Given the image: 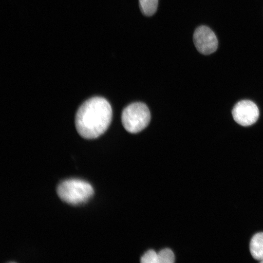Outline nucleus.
Here are the masks:
<instances>
[{"label": "nucleus", "instance_id": "obj_7", "mask_svg": "<svg viewBox=\"0 0 263 263\" xmlns=\"http://www.w3.org/2000/svg\"><path fill=\"white\" fill-rule=\"evenodd\" d=\"M141 11L146 16H151L156 11L158 0H139Z\"/></svg>", "mask_w": 263, "mask_h": 263}, {"label": "nucleus", "instance_id": "obj_6", "mask_svg": "<svg viewBox=\"0 0 263 263\" xmlns=\"http://www.w3.org/2000/svg\"><path fill=\"white\" fill-rule=\"evenodd\" d=\"M250 251L254 259L259 261L263 260V232L257 233L252 237Z\"/></svg>", "mask_w": 263, "mask_h": 263}, {"label": "nucleus", "instance_id": "obj_10", "mask_svg": "<svg viewBox=\"0 0 263 263\" xmlns=\"http://www.w3.org/2000/svg\"><path fill=\"white\" fill-rule=\"evenodd\" d=\"M261 263H263V260L260 261Z\"/></svg>", "mask_w": 263, "mask_h": 263}, {"label": "nucleus", "instance_id": "obj_1", "mask_svg": "<svg viewBox=\"0 0 263 263\" xmlns=\"http://www.w3.org/2000/svg\"><path fill=\"white\" fill-rule=\"evenodd\" d=\"M109 102L100 96L85 101L78 108L75 117L77 132L85 139H95L104 133L112 119Z\"/></svg>", "mask_w": 263, "mask_h": 263}, {"label": "nucleus", "instance_id": "obj_4", "mask_svg": "<svg viewBox=\"0 0 263 263\" xmlns=\"http://www.w3.org/2000/svg\"><path fill=\"white\" fill-rule=\"evenodd\" d=\"M234 120L240 125L248 126L255 123L259 115L257 106L249 100H243L234 106L232 111Z\"/></svg>", "mask_w": 263, "mask_h": 263}, {"label": "nucleus", "instance_id": "obj_8", "mask_svg": "<svg viewBox=\"0 0 263 263\" xmlns=\"http://www.w3.org/2000/svg\"><path fill=\"white\" fill-rule=\"evenodd\" d=\"M158 263H172L174 261V255L169 249L162 250L157 254Z\"/></svg>", "mask_w": 263, "mask_h": 263}, {"label": "nucleus", "instance_id": "obj_5", "mask_svg": "<svg viewBox=\"0 0 263 263\" xmlns=\"http://www.w3.org/2000/svg\"><path fill=\"white\" fill-rule=\"evenodd\" d=\"M193 38L197 50L203 55L212 54L217 49V37L213 31L206 26L197 27L193 34Z\"/></svg>", "mask_w": 263, "mask_h": 263}, {"label": "nucleus", "instance_id": "obj_3", "mask_svg": "<svg viewBox=\"0 0 263 263\" xmlns=\"http://www.w3.org/2000/svg\"><path fill=\"white\" fill-rule=\"evenodd\" d=\"M150 113L147 106L142 102H134L123 110L121 121L125 129L130 133H138L149 125Z\"/></svg>", "mask_w": 263, "mask_h": 263}, {"label": "nucleus", "instance_id": "obj_9", "mask_svg": "<svg viewBox=\"0 0 263 263\" xmlns=\"http://www.w3.org/2000/svg\"><path fill=\"white\" fill-rule=\"evenodd\" d=\"M141 261L144 263H158L157 254L152 250H149L142 256Z\"/></svg>", "mask_w": 263, "mask_h": 263}, {"label": "nucleus", "instance_id": "obj_2", "mask_svg": "<svg viewBox=\"0 0 263 263\" xmlns=\"http://www.w3.org/2000/svg\"><path fill=\"white\" fill-rule=\"evenodd\" d=\"M56 192L64 202L72 205H78L87 202L93 196L94 189L88 182L79 179H69L61 182Z\"/></svg>", "mask_w": 263, "mask_h": 263}]
</instances>
